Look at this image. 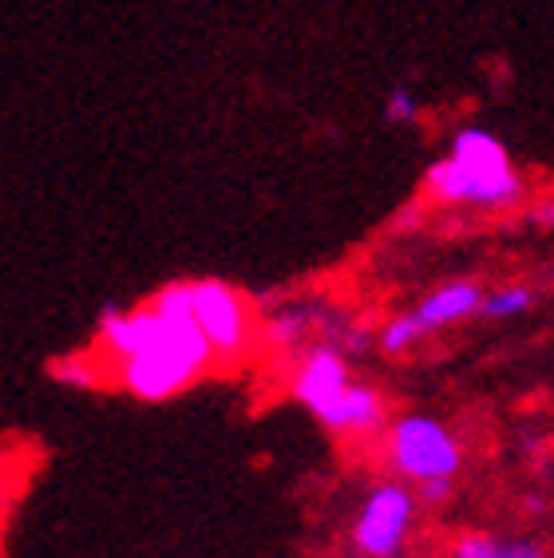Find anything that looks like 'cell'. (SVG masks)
Masks as SVG:
<instances>
[{"instance_id": "6da1fadb", "label": "cell", "mask_w": 554, "mask_h": 558, "mask_svg": "<svg viewBox=\"0 0 554 558\" xmlns=\"http://www.w3.org/2000/svg\"><path fill=\"white\" fill-rule=\"evenodd\" d=\"M92 356L107 385L138 404H167L214 373L210 344L191 317V278L167 281L138 305H107Z\"/></svg>"}, {"instance_id": "7a4b0ae2", "label": "cell", "mask_w": 554, "mask_h": 558, "mask_svg": "<svg viewBox=\"0 0 554 558\" xmlns=\"http://www.w3.org/2000/svg\"><path fill=\"white\" fill-rule=\"evenodd\" d=\"M424 186L444 206H468V210H491V215L515 210L527 194L507 147L483 128L459 131L448 155L427 167Z\"/></svg>"}, {"instance_id": "3957f363", "label": "cell", "mask_w": 554, "mask_h": 558, "mask_svg": "<svg viewBox=\"0 0 554 558\" xmlns=\"http://www.w3.org/2000/svg\"><path fill=\"white\" fill-rule=\"evenodd\" d=\"M191 317L206 337L214 368H242L257 349L254 301L222 278H191Z\"/></svg>"}, {"instance_id": "277c9868", "label": "cell", "mask_w": 554, "mask_h": 558, "mask_svg": "<svg viewBox=\"0 0 554 558\" xmlns=\"http://www.w3.org/2000/svg\"><path fill=\"white\" fill-rule=\"evenodd\" d=\"M384 456L405 484H427V480H456L463 468V448L456 432L436 416L405 412L384 428Z\"/></svg>"}, {"instance_id": "5b68a950", "label": "cell", "mask_w": 554, "mask_h": 558, "mask_svg": "<svg viewBox=\"0 0 554 558\" xmlns=\"http://www.w3.org/2000/svg\"><path fill=\"white\" fill-rule=\"evenodd\" d=\"M416 492L408 484H376L361 499V511L352 519V547L364 558H396L405 550L416 523Z\"/></svg>"}, {"instance_id": "8992f818", "label": "cell", "mask_w": 554, "mask_h": 558, "mask_svg": "<svg viewBox=\"0 0 554 558\" xmlns=\"http://www.w3.org/2000/svg\"><path fill=\"white\" fill-rule=\"evenodd\" d=\"M349 385H352L349 356L329 341L310 344V349L293 356V365H289V397L298 400L313 420L325 416V412L333 409V400L341 397Z\"/></svg>"}, {"instance_id": "52a82bcc", "label": "cell", "mask_w": 554, "mask_h": 558, "mask_svg": "<svg viewBox=\"0 0 554 558\" xmlns=\"http://www.w3.org/2000/svg\"><path fill=\"white\" fill-rule=\"evenodd\" d=\"M317 424L333 436H341V440H373L388 428V400L376 385L352 380Z\"/></svg>"}, {"instance_id": "ba28073f", "label": "cell", "mask_w": 554, "mask_h": 558, "mask_svg": "<svg viewBox=\"0 0 554 558\" xmlns=\"http://www.w3.org/2000/svg\"><path fill=\"white\" fill-rule=\"evenodd\" d=\"M480 301H483V286L480 281H448V286H439V290L427 293L420 305L412 310L416 325L427 333H444L451 325L468 322V317H480Z\"/></svg>"}, {"instance_id": "9c48e42d", "label": "cell", "mask_w": 554, "mask_h": 558, "mask_svg": "<svg viewBox=\"0 0 554 558\" xmlns=\"http://www.w3.org/2000/svg\"><path fill=\"white\" fill-rule=\"evenodd\" d=\"M451 558H546L543 547L519 543V538H499L487 531H468L451 543Z\"/></svg>"}, {"instance_id": "30bf717a", "label": "cell", "mask_w": 554, "mask_h": 558, "mask_svg": "<svg viewBox=\"0 0 554 558\" xmlns=\"http://www.w3.org/2000/svg\"><path fill=\"white\" fill-rule=\"evenodd\" d=\"M48 376H52L56 385H72V388H104V368H99V361L92 356V349H80V353H68L60 356V361H52L48 365Z\"/></svg>"}, {"instance_id": "8fae6325", "label": "cell", "mask_w": 554, "mask_h": 558, "mask_svg": "<svg viewBox=\"0 0 554 558\" xmlns=\"http://www.w3.org/2000/svg\"><path fill=\"white\" fill-rule=\"evenodd\" d=\"M420 341H424V329L416 325L412 310L388 317V322L381 325V333H376V349H381L384 356H405V353H412Z\"/></svg>"}, {"instance_id": "7c38bea8", "label": "cell", "mask_w": 554, "mask_h": 558, "mask_svg": "<svg viewBox=\"0 0 554 558\" xmlns=\"http://www.w3.org/2000/svg\"><path fill=\"white\" fill-rule=\"evenodd\" d=\"M531 305H534V293L527 286H503L495 293H483L480 317H487V322H511V317H522Z\"/></svg>"}, {"instance_id": "4fadbf2b", "label": "cell", "mask_w": 554, "mask_h": 558, "mask_svg": "<svg viewBox=\"0 0 554 558\" xmlns=\"http://www.w3.org/2000/svg\"><path fill=\"white\" fill-rule=\"evenodd\" d=\"M24 480H28V468H24L16 456H0V535H4L12 511H16V499H21V492H24Z\"/></svg>"}, {"instance_id": "5bb4252c", "label": "cell", "mask_w": 554, "mask_h": 558, "mask_svg": "<svg viewBox=\"0 0 554 558\" xmlns=\"http://www.w3.org/2000/svg\"><path fill=\"white\" fill-rule=\"evenodd\" d=\"M420 116H424V108H420V99H416L412 87L396 84L393 92H388V99H384V119H388L393 128H412V123H420Z\"/></svg>"}, {"instance_id": "9a60e30c", "label": "cell", "mask_w": 554, "mask_h": 558, "mask_svg": "<svg viewBox=\"0 0 554 558\" xmlns=\"http://www.w3.org/2000/svg\"><path fill=\"white\" fill-rule=\"evenodd\" d=\"M456 492V480H427V484H416V504L427 507H444Z\"/></svg>"}, {"instance_id": "2e32d148", "label": "cell", "mask_w": 554, "mask_h": 558, "mask_svg": "<svg viewBox=\"0 0 554 558\" xmlns=\"http://www.w3.org/2000/svg\"><path fill=\"white\" fill-rule=\"evenodd\" d=\"M527 222H531V226H546V230H554V198H543V203H534L531 210H527Z\"/></svg>"}]
</instances>
